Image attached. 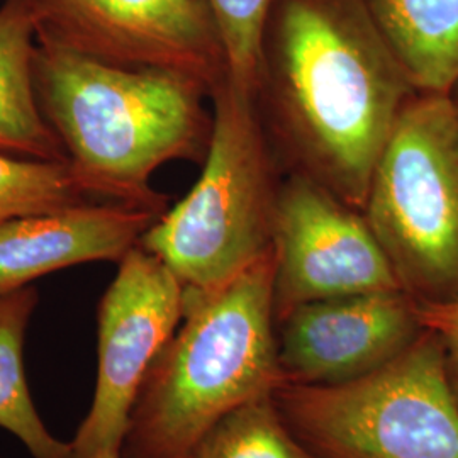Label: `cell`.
<instances>
[{"instance_id":"ba28073f","label":"cell","mask_w":458,"mask_h":458,"mask_svg":"<svg viewBox=\"0 0 458 458\" xmlns=\"http://www.w3.org/2000/svg\"><path fill=\"white\" fill-rule=\"evenodd\" d=\"M38 39L107 64L185 75L211 92L228 73L204 0H34Z\"/></svg>"},{"instance_id":"7c38bea8","label":"cell","mask_w":458,"mask_h":458,"mask_svg":"<svg viewBox=\"0 0 458 458\" xmlns=\"http://www.w3.org/2000/svg\"><path fill=\"white\" fill-rule=\"evenodd\" d=\"M38 45L34 0L0 5V151L33 160L68 162L43 115L34 82Z\"/></svg>"},{"instance_id":"d6986e66","label":"cell","mask_w":458,"mask_h":458,"mask_svg":"<svg viewBox=\"0 0 458 458\" xmlns=\"http://www.w3.org/2000/svg\"><path fill=\"white\" fill-rule=\"evenodd\" d=\"M450 94H452V96H454V98H455V100H457V104H458V83H457V85H455V89H454V90H452V92H450Z\"/></svg>"},{"instance_id":"ffe728a7","label":"cell","mask_w":458,"mask_h":458,"mask_svg":"<svg viewBox=\"0 0 458 458\" xmlns=\"http://www.w3.org/2000/svg\"><path fill=\"white\" fill-rule=\"evenodd\" d=\"M100 458H121V455H114V457H100Z\"/></svg>"},{"instance_id":"5bb4252c","label":"cell","mask_w":458,"mask_h":458,"mask_svg":"<svg viewBox=\"0 0 458 458\" xmlns=\"http://www.w3.org/2000/svg\"><path fill=\"white\" fill-rule=\"evenodd\" d=\"M38 291L28 285L0 294V428L31 458H75L72 442L56 438L34 406L24 370V342Z\"/></svg>"},{"instance_id":"2e32d148","label":"cell","mask_w":458,"mask_h":458,"mask_svg":"<svg viewBox=\"0 0 458 458\" xmlns=\"http://www.w3.org/2000/svg\"><path fill=\"white\" fill-rule=\"evenodd\" d=\"M68 162L22 158L0 151V225L90 200Z\"/></svg>"},{"instance_id":"277c9868","label":"cell","mask_w":458,"mask_h":458,"mask_svg":"<svg viewBox=\"0 0 458 458\" xmlns=\"http://www.w3.org/2000/svg\"><path fill=\"white\" fill-rule=\"evenodd\" d=\"M209 98L213 132L202 174L140 240L191 293L226 285L272 251L284 179L253 92L226 73Z\"/></svg>"},{"instance_id":"4fadbf2b","label":"cell","mask_w":458,"mask_h":458,"mask_svg":"<svg viewBox=\"0 0 458 458\" xmlns=\"http://www.w3.org/2000/svg\"><path fill=\"white\" fill-rule=\"evenodd\" d=\"M416 92L458 83V0H365Z\"/></svg>"},{"instance_id":"6da1fadb","label":"cell","mask_w":458,"mask_h":458,"mask_svg":"<svg viewBox=\"0 0 458 458\" xmlns=\"http://www.w3.org/2000/svg\"><path fill=\"white\" fill-rule=\"evenodd\" d=\"M414 92L365 0H274L253 98L285 174L363 211L377 158Z\"/></svg>"},{"instance_id":"8fae6325","label":"cell","mask_w":458,"mask_h":458,"mask_svg":"<svg viewBox=\"0 0 458 458\" xmlns=\"http://www.w3.org/2000/svg\"><path fill=\"white\" fill-rule=\"evenodd\" d=\"M162 214L87 200L5 221L0 225V294L81 263H119Z\"/></svg>"},{"instance_id":"9c48e42d","label":"cell","mask_w":458,"mask_h":458,"mask_svg":"<svg viewBox=\"0 0 458 458\" xmlns=\"http://www.w3.org/2000/svg\"><path fill=\"white\" fill-rule=\"evenodd\" d=\"M272 253L277 325L314 301L401 289L363 213L299 174L280 182Z\"/></svg>"},{"instance_id":"52a82bcc","label":"cell","mask_w":458,"mask_h":458,"mask_svg":"<svg viewBox=\"0 0 458 458\" xmlns=\"http://www.w3.org/2000/svg\"><path fill=\"white\" fill-rule=\"evenodd\" d=\"M185 289L157 255L138 245L119 262L98 311V382L72 440L75 458L121 455L148 372L183 319Z\"/></svg>"},{"instance_id":"44dd1931","label":"cell","mask_w":458,"mask_h":458,"mask_svg":"<svg viewBox=\"0 0 458 458\" xmlns=\"http://www.w3.org/2000/svg\"><path fill=\"white\" fill-rule=\"evenodd\" d=\"M0 2H5V0H0Z\"/></svg>"},{"instance_id":"30bf717a","label":"cell","mask_w":458,"mask_h":458,"mask_svg":"<svg viewBox=\"0 0 458 458\" xmlns=\"http://www.w3.org/2000/svg\"><path fill=\"white\" fill-rule=\"evenodd\" d=\"M425 327L401 289L314 301L277 325L284 384L340 386L399 357Z\"/></svg>"},{"instance_id":"ac0fdd59","label":"cell","mask_w":458,"mask_h":458,"mask_svg":"<svg viewBox=\"0 0 458 458\" xmlns=\"http://www.w3.org/2000/svg\"><path fill=\"white\" fill-rule=\"evenodd\" d=\"M418 316L423 327L442 340L446 376L458 401V301L418 304Z\"/></svg>"},{"instance_id":"9a60e30c","label":"cell","mask_w":458,"mask_h":458,"mask_svg":"<svg viewBox=\"0 0 458 458\" xmlns=\"http://www.w3.org/2000/svg\"><path fill=\"white\" fill-rule=\"evenodd\" d=\"M185 458H321L284 421L274 395L229 412Z\"/></svg>"},{"instance_id":"7a4b0ae2","label":"cell","mask_w":458,"mask_h":458,"mask_svg":"<svg viewBox=\"0 0 458 458\" xmlns=\"http://www.w3.org/2000/svg\"><path fill=\"white\" fill-rule=\"evenodd\" d=\"M34 82L43 115L89 196L166 211L151 187L168 162H204L213 114L204 85L172 72L128 68L38 39Z\"/></svg>"},{"instance_id":"8992f818","label":"cell","mask_w":458,"mask_h":458,"mask_svg":"<svg viewBox=\"0 0 458 458\" xmlns=\"http://www.w3.org/2000/svg\"><path fill=\"white\" fill-rule=\"evenodd\" d=\"M276 404L321 458H458V401L429 329L399 357L340 386L282 384Z\"/></svg>"},{"instance_id":"3957f363","label":"cell","mask_w":458,"mask_h":458,"mask_svg":"<svg viewBox=\"0 0 458 458\" xmlns=\"http://www.w3.org/2000/svg\"><path fill=\"white\" fill-rule=\"evenodd\" d=\"M282 384L270 251L216 291H185L181 327L136 397L121 458H185L229 412Z\"/></svg>"},{"instance_id":"e0dca14e","label":"cell","mask_w":458,"mask_h":458,"mask_svg":"<svg viewBox=\"0 0 458 458\" xmlns=\"http://www.w3.org/2000/svg\"><path fill=\"white\" fill-rule=\"evenodd\" d=\"M223 43L228 77L255 92L263 31L274 0H204Z\"/></svg>"},{"instance_id":"5b68a950","label":"cell","mask_w":458,"mask_h":458,"mask_svg":"<svg viewBox=\"0 0 458 458\" xmlns=\"http://www.w3.org/2000/svg\"><path fill=\"white\" fill-rule=\"evenodd\" d=\"M363 216L416 304L458 301V104L414 92L377 158Z\"/></svg>"}]
</instances>
